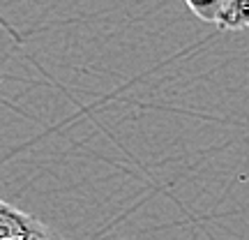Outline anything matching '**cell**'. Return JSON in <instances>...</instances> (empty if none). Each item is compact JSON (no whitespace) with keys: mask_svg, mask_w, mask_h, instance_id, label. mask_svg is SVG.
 Returning <instances> with one entry per match:
<instances>
[{"mask_svg":"<svg viewBox=\"0 0 249 240\" xmlns=\"http://www.w3.org/2000/svg\"><path fill=\"white\" fill-rule=\"evenodd\" d=\"M219 30H245L249 28V0H229L217 18Z\"/></svg>","mask_w":249,"mask_h":240,"instance_id":"cell-2","label":"cell"},{"mask_svg":"<svg viewBox=\"0 0 249 240\" xmlns=\"http://www.w3.org/2000/svg\"><path fill=\"white\" fill-rule=\"evenodd\" d=\"M226 2L229 0H185L187 7L192 9L201 21H208V23H217V18L224 12Z\"/></svg>","mask_w":249,"mask_h":240,"instance_id":"cell-3","label":"cell"},{"mask_svg":"<svg viewBox=\"0 0 249 240\" xmlns=\"http://www.w3.org/2000/svg\"><path fill=\"white\" fill-rule=\"evenodd\" d=\"M0 240H62L53 229H49L37 217L14 208L12 203H0Z\"/></svg>","mask_w":249,"mask_h":240,"instance_id":"cell-1","label":"cell"}]
</instances>
